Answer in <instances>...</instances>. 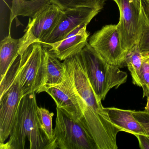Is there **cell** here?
I'll return each mask as SVG.
<instances>
[{"label": "cell", "instance_id": "cell-1", "mask_svg": "<svg viewBox=\"0 0 149 149\" xmlns=\"http://www.w3.org/2000/svg\"><path fill=\"white\" fill-rule=\"evenodd\" d=\"M81 100L84 118L97 149H117L116 137L121 131L111 123L106 108L94 92L83 67L79 53L63 61Z\"/></svg>", "mask_w": 149, "mask_h": 149}, {"label": "cell", "instance_id": "cell-2", "mask_svg": "<svg viewBox=\"0 0 149 149\" xmlns=\"http://www.w3.org/2000/svg\"><path fill=\"white\" fill-rule=\"evenodd\" d=\"M36 93L23 96L8 140L0 149H24L26 140L30 149H51L50 142L40 127L37 115Z\"/></svg>", "mask_w": 149, "mask_h": 149}, {"label": "cell", "instance_id": "cell-3", "mask_svg": "<svg viewBox=\"0 0 149 149\" xmlns=\"http://www.w3.org/2000/svg\"><path fill=\"white\" fill-rule=\"evenodd\" d=\"M84 69L99 101L104 100L111 89L127 81V74L107 63L88 43L79 53Z\"/></svg>", "mask_w": 149, "mask_h": 149}, {"label": "cell", "instance_id": "cell-4", "mask_svg": "<svg viewBox=\"0 0 149 149\" xmlns=\"http://www.w3.org/2000/svg\"><path fill=\"white\" fill-rule=\"evenodd\" d=\"M54 134L56 149H97L84 117L75 119L57 107Z\"/></svg>", "mask_w": 149, "mask_h": 149}, {"label": "cell", "instance_id": "cell-5", "mask_svg": "<svg viewBox=\"0 0 149 149\" xmlns=\"http://www.w3.org/2000/svg\"><path fill=\"white\" fill-rule=\"evenodd\" d=\"M118 7V24L122 47L127 54L138 45L146 17L142 0H112Z\"/></svg>", "mask_w": 149, "mask_h": 149}, {"label": "cell", "instance_id": "cell-6", "mask_svg": "<svg viewBox=\"0 0 149 149\" xmlns=\"http://www.w3.org/2000/svg\"><path fill=\"white\" fill-rule=\"evenodd\" d=\"M20 56V67L18 75L22 95L36 93L41 87L44 78V47L40 42H35Z\"/></svg>", "mask_w": 149, "mask_h": 149}, {"label": "cell", "instance_id": "cell-7", "mask_svg": "<svg viewBox=\"0 0 149 149\" xmlns=\"http://www.w3.org/2000/svg\"><path fill=\"white\" fill-rule=\"evenodd\" d=\"M63 13L59 7L51 4L36 17L29 18L25 34L19 39L20 55L33 43H43L54 29Z\"/></svg>", "mask_w": 149, "mask_h": 149}, {"label": "cell", "instance_id": "cell-8", "mask_svg": "<svg viewBox=\"0 0 149 149\" xmlns=\"http://www.w3.org/2000/svg\"><path fill=\"white\" fill-rule=\"evenodd\" d=\"M89 44L109 64L122 68L126 65V54L121 43L117 25H108L97 31Z\"/></svg>", "mask_w": 149, "mask_h": 149}, {"label": "cell", "instance_id": "cell-9", "mask_svg": "<svg viewBox=\"0 0 149 149\" xmlns=\"http://www.w3.org/2000/svg\"><path fill=\"white\" fill-rule=\"evenodd\" d=\"M102 9L83 7L63 11L54 29L42 44L47 46L64 40L77 27L84 24L88 25Z\"/></svg>", "mask_w": 149, "mask_h": 149}, {"label": "cell", "instance_id": "cell-10", "mask_svg": "<svg viewBox=\"0 0 149 149\" xmlns=\"http://www.w3.org/2000/svg\"><path fill=\"white\" fill-rule=\"evenodd\" d=\"M18 73L10 87L0 97V143H5L9 138L23 97Z\"/></svg>", "mask_w": 149, "mask_h": 149}, {"label": "cell", "instance_id": "cell-11", "mask_svg": "<svg viewBox=\"0 0 149 149\" xmlns=\"http://www.w3.org/2000/svg\"><path fill=\"white\" fill-rule=\"evenodd\" d=\"M43 92H47L52 97L57 108L64 110L75 119H80L84 117L81 101L67 70L65 78L62 83L45 89Z\"/></svg>", "mask_w": 149, "mask_h": 149}, {"label": "cell", "instance_id": "cell-12", "mask_svg": "<svg viewBox=\"0 0 149 149\" xmlns=\"http://www.w3.org/2000/svg\"><path fill=\"white\" fill-rule=\"evenodd\" d=\"M86 28L87 27H84L76 35L48 44L47 46L51 48L49 51L61 61H65L80 53L88 43L89 33Z\"/></svg>", "mask_w": 149, "mask_h": 149}, {"label": "cell", "instance_id": "cell-13", "mask_svg": "<svg viewBox=\"0 0 149 149\" xmlns=\"http://www.w3.org/2000/svg\"><path fill=\"white\" fill-rule=\"evenodd\" d=\"M45 68L43 82L36 93L43 92L45 89L61 84L66 74L64 63L61 62L54 54L44 47Z\"/></svg>", "mask_w": 149, "mask_h": 149}, {"label": "cell", "instance_id": "cell-14", "mask_svg": "<svg viewBox=\"0 0 149 149\" xmlns=\"http://www.w3.org/2000/svg\"><path fill=\"white\" fill-rule=\"evenodd\" d=\"M106 109L111 122L121 131L133 134L135 136L138 135H146L133 116L134 110L122 109L115 107L107 108Z\"/></svg>", "mask_w": 149, "mask_h": 149}, {"label": "cell", "instance_id": "cell-15", "mask_svg": "<svg viewBox=\"0 0 149 149\" xmlns=\"http://www.w3.org/2000/svg\"><path fill=\"white\" fill-rule=\"evenodd\" d=\"M19 39L12 38L11 30L0 43V79H3L19 55Z\"/></svg>", "mask_w": 149, "mask_h": 149}, {"label": "cell", "instance_id": "cell-16", "mask_svg": "<svg viewBox=\"0 0 149 149\" xmlns=\"http://www.w3.org/2000/svg\"><path fill=\"white\" fill-rule=\"evenodd\" d=\"M51 4L50 0H13L9 30L13 20L17 16L34 18Z\"/></svg>", "mask_w": 149, "mask_h": 149}, {"label": "cell", "instance_id": "cell-17", "mask_svg": "<svg viewBox=\"0 0 149 149\" xmlns=\"http://www.w3.org/2000/svg\"><path fill=\"white\" fill-rule=\"evenodd\" d=\"M144 58L138 45L134 46L126 54L125 63L130 72L134 84L141 87L140 74Z\"/></svg>", "mask_w": 149, "mask_h": 149}, {"label": "cell", "instance_id": "cell-18", "mask_svg": "<svg viewBox=\"0 0 149 149\" xmlns=\"http://www.w3.org/2000/svg\"><path fill=\"white\" fill-rule=\"evenodd\" d=\"M37 115L41 129L50 142L51 149H55L53 118L54 113L42 107H37Z\"/></svg>", "mask_w": 149, "mask_h": 149}, {"label": "cell", "instance_id": "cell-19", "mask_svg": "<svg viewBox=\"0 0 149 149\" xmlns=\"http://www.w3.org/2000/svg\"><path fill=\"white\" fill-rule=\"evenodd\" d=\"M52 4L59 7L62 11L78 8H103L106 0H50Z\"/></svg>", "mask_w": 149, "mask_h": 149}, {"label": "cell", "instance_id": "cell-20", "mask_svg": "<svg viewBox=\"0 0 149 149\" xmlns=\"http://www.w3.org/2000/svg\"><path fill=\"white\" fill-rule=\"evenodd\" d=\"M146 17L138 46L143 57L149 56V1L143 2Z\"/></svg>", "mask_w": 149, "mask_h": 149}, {"label": "cell", "instance_id": "cell-21", "mask_svg": "<svg viewBox=\"0 0 149 149\" xmlns=\"http://www.w3.org/2000/svg\"><path fill=\"white\" fill-rule=\"evenodd\" d=\"M140 81L143 90V97H147L149 94V63L144 58L140 73Z\"/></svg>", "mask_w": 149, "mask_h": 149}, {"label": "cell", "instance_id": "cell-22", "mask_svg": "<svg viewBox=\"0 0 149 149\" xmlns=\"http://www.w3.org/2000/svg\"><path fill=\"white\" fill-rule=\"evenodd\" d=\"M133 116L138 121L147 136H149V112L146 111H134Z\"/></svg>", "mask_w": 149, "mask_h": 149}, {"label": "cell", "instance_id": "cell-23", "mask_svg": "<svg viewBox=\"0 0 149 149\" xmlns=\"http://www.w3.org/2000/svg\"><path fill=\"white\" fill-rule=\"evenodd\" d=\"M136 138L139 143V147L142 149H149V136L146 135H138Z\"/></svg>", "mask_w": 149, "mask_h": 149}, {"label": "cell", "instance_id": "cell-24", "mask_svg": "<svg viewBox=\"0 0 149 149\" xmlns=\"http://www.w3.org/2000/svg\"><path fill=\"white\" fill-rule=\"evenodd\" d=\"M147 104H146V106L145 107V111L149 112V94L148 96L147 97Z\"/></svg>", "mask_w": 149, "mask_h": 149}, {"label": "cell", "instance_id": "cell-25", "mask_svg": "<svg viewBox=\"0 0 149 149\" xmlns=\"http://www.w3.org/2000/svg\"><path fill=\"white\" fill-rule=\"evenodd\" d=\"M144 58L146 60V61H147V62H148V63H149V56H147V57H144Z\"/></svg>", "mask_w": 149, "mask_h": 149}, {"label": "cell", "instance_id": "cell-26", "mask_svg": "<svg viewBox=\"0 0 149 149\" xmlns=\"http://www.w3.org/2000/svg\"><path fill=\"white\" fill-rule=\"evenodd\" d=\"M142 1H143V2H145L146 1H149V0H142Z\"/></svg>", "mask_w": 149, "mask_h": 149}]
</instances>
